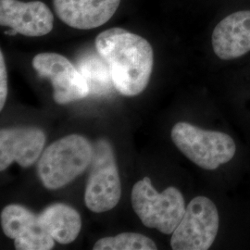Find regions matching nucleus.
<instances>
[{"label": "nucleus", "instance_id": "nucleus-3", "mask_svg": "<svg viewBox=\"0 0 250 250\" xmlns=\"http://www.w3.org/2000/svg\"><path fill=\"white\" fill-rule=\"evenodd\" d=\"M131 201L134 212L145 226L165 234L174 232L187 208L179 189L170 187L158 193L148 177L134 185Z\"/></svg>", "mask_w": 250, "mask_h": 250}, {"label": "nucleus", "instance_id": "nucleus-7", "mask_svg": "<svg viewBox=\"0 0 250 250\" xmlns=\"http://www.w3.org/2000/svg\"><path fill=\"white\" fill-rule=\"evenodd\" d=\"M32 64L40 77L51 82L56 103L64 105L85 99L89 95V88L83 74L62 55L50 52L37 54Z\"/></svg>", "mask_w": 250, "mask_h": 250}, {"label": "nucleus", "instance_id": "nucleus-8", "mask_svg": "<svg viewBox=\"0 0 250 250\" xmlns=\"http://www.w3.org/2000/svg\"><path fill=\"white\" fill-rule=\"evenodd\" d=\"M0 24L11 29L6 35L40 37L52 31L54 15L41 1L0 0Z\"/></svg>", "mask_w": 250, "mask_h": 250}, {"label": "nucleus", "instance_id": "nucleus-2", "mask_svg": "<svg viewBox=\"0 0 250 250\" xmlns=\"http://www.w3.org/2000/svg\"><path fill=\"white\" fill-rule=\"evenodd\" d=\"M94 147L79 134H70L51 144L39 158L38 176L47 189H59L81 175L91 164Z\"/></svg>", "mask_w": 250, "mask_h": 250}, {"label": "nucleus", "instance_id": "nucleus-6", "mask_svg": "<svg viewBox=\"0 0 250 250\" xmlns=\"http://www.w3.org/2000/svg\"><path fill=\"white\" fill-rule=\"evenodd\" d=\"M220 218L217 207L208 197H195L188 204L180 224L171 234L174 250H207L214 243Z\"/></svg>", "mask_w": 250, "mask_h": 250}, {"label": "nucleus", "instance_id": "nucleus-15", "mask_svg": "<svg viewBox=\"0 0 250 250\" xmlns=\"http://www.w3.org/2000/svg\"><path fill=\"white\" fill-rule=\"evenodd\" d=\"M94 250H156L154 241L137 232H122L116 236L101 238L94 245Z\"/></svg>", "mask_w": 250, "mask_h": 250}, {"label": "nucleus", "instance_id": "nucleus-9", "mask_svg": "<svg viewBox=\"0 0 250 250\" xmlns=\"http://www.w3.org/2000/svg\"><path fill=\"white\" fill-rule=\"evenodd\" d=\"M1 227L14 239L17 250H49L55 240L39 223L38 216L23 206L11 204L1 211Z\"/></svg>", "mask_w": 250, "mask_h": 250}, {"label": "nucleus", "instance_id": "nucleus-10", "mask_svg": "<svg viewBox=\"0 0 250 250\" xmlns=\"http://www.w3.org/2000/svg\"><path fill=\"white\" fill-rule=\"evenodd\" d=\"M45 135L36 127L2 129L0 131V170L12 162L27 168L32 166L44 149Z\"/></svg>", "mask_w": 250, "mask_h": 250}, {"label": "nucleus", "instance_id": "nucleus-13", "mask_svg": "<svg viewBox=\"0 0 250 250\" xmlns=\"http://www.w3.org/2000/svg\"><path fill=\"white\" fill-rule=\"evenodd\" d=\"M38 219L42 227L60 244H70L80 233V215L73 208L66 204L56 203L47 207L38 215Z\"/></svg>", "mask_w": 250, "mask_h": 250}, {"label": "nucleus", "instance_id": "nucleus-1", "mask_svg": "<svg viewBox=\"0 0 250 250\" xmlns=\"http://www.w3.org/2000/svg\"><path fill=\"white\" fill-rule=\"evenodd\" d=\"M95 45L119 93L134 97L146 88L154 64L153 49L146 39L123 28H111L97 36Z\"/></svg>", "mask_w": 250, "mask_h": 250}, {"label": "nucleus", "instance_id": "nucleus-11", "mask_svg": "<svg viewBox=\"0 0 250 250\" xmlns=\"http://www.w3.org/2000/svg\"><path fill=\"white\" fill-rule=\"evenodd\" d=\"M211 43L223 60L238 59L250 51V10H239L223 19L214 28Z\"/></svg>", "mask_w": 250, "mask_h": 250}, {"label": "nucleus", "instance_id": "nucleus-14", "mask_svg": "<svg viewBox=\"0 0 250 250\" xmlns=\"http://www.w3.org/2000/svg\"><path fill=\"white\" fill-rule=\"evenodd\" d=\"M77 67L87 83L91 95L105 96L114 86L108 66L99 52L83 54L77 61Z\"/></svg>", "mask_w": 250, "mask_h": 250}, {"label": "nucleus", "instance_id": "nucleus-5", "mask_svg": "<svg viewBox=\"0 0 250 250\" xmlns=\"http://www.w3.org/2000/svg\"><path fill=\"white\" fill-rule=\"evenodd\" d=\"M122 184L113 148L107 140L96 144L84 202L91 211L101 213L114 208L121 198Z\"/></svg>", "mask_w": 250, "mask_h": 250}, {"label": "nucleus", "instance_id": "nucleus-12", "mask_svg": "<svg viewBox=\"0 0 250 250\" xmlns=\"http://www.w3.org/2000/svg\"><path fill=\"white\" fill-rule=\"evenodd\" d=\"M121 0H53L56 14L75 29L90 30L107 22L115 14Z\"/></svg>", "mask_w": 250, "mask_h": 250}, {"label": "nucleus", "instance_id": "nucleus-4", "mask_svg": "<svg viewBox=\"0 0 250 250\" xmlns=\"http://www.w3.org/2000/svg\"><path fill=\"white\" fill-rule=\"evenodd\" d=\"M170 135L179 150L204 170H214L228 163L236 151L229 134L202 130L185 122L174 125Z\"/></svg>", "mask_w": 250, "mask_h": 250}, {"label": "nucleus", "instance_id": "nucleus-16", "mask_svg": "<svg viewBox=\"0 0 250 250\" xmlns=\"http://www.w3.org/2000/svg\"><path fill=\"white\" fill-rule=\"evenodd\" d=\"M8 97V73L4 54L0 51V109L2 110L5 106Z\"/></svg>", "mask_w": 250, "mask_h": 250}]
</instances>
